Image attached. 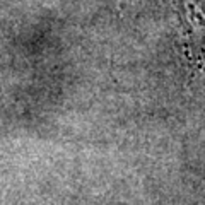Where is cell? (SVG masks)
I'll list each match as a JSON object with an SVG mask.
<instances>
[{"label":"cell","instance_id":"cell-1","mask_svg":"<svg viewBox=\"0 0 205 205\" xmlns=\"http://www.w3.org/2000/svg\"><path fill=\"white\" fill-rule=\"evenodd\" d=\"M185 55L197 74L205 75V0H173Z\"/></svg>","mask_w":205,"mask_h":205}]
</instances>
